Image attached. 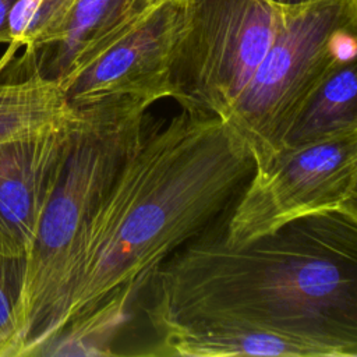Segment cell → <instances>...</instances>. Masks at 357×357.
<instances>
[{"label": "cell", "mask_w": 357, "mask_h": 357, "mask_svg": "<svg viewBox=\"0 0 357 357\" xmlns=\"http://www.w3.org/2000/svg\"><path fill=\"white\" fill-rule=\"evenodd\" d=\"M254 167L243 138L215 114L183 109L149 123L77 238L39 349L105 354L100 337L112 339L169 257L223 220Z\"/></svg>", "instance_id": "1"}, {"label": "cell", "mask_w": 357, "mask_h": 357, "mask_svg": "<svg viewBox=\"0 0 357 357\" xmlns=\"http://www.w3.org/2000/svg\"><path fill=\"white\" fill-rule=\"evenodd\" d=\"M225 219V218H223ZM223 220L153 275L146 317L303 332L357 344V216L291 222L247 244L225 241Z\"/></svg>", "instance_id": "2"}, {"label": "cell", "mask_w": 357, "mask_h": 357, "mask_svg": "<svg viewBox=\"0 0 357 357\" xmlns=\"http://www.w3.org/2000/svg\"><path fill=\"white\" fill-rule=\"evenodd\" d=\"M152 102L120 96L79 107L73 145L25 255L10 357L43 343L77 238L121 165L138 148Z\"/></svg>", "instance_id": "3"}, {"label": "cell", "mask_w": 357, "mask_h": 357, "mask_svg": "<svg viewBox=\"0 0 357 357\" xmlns=\"http://www.w3.org/2000/svg\"><path fill=\"white\" fill-rule=\"evenodd\" d=\"M349 25H357V0H315L289 14L223 119L248 146L254 170L273 162L308 102L343 66L332 53V38Z\"/></svg>", "instance_id": "4"}, {"label": "cell", "mask_w": 357, "mask_h": 357, "mask_svg": "<svg viewBox=\"0 0 357 357\" xmlns=\"http://www.w3.org/2000/svg\"><path fill=\"white\" fill-rule=\"evenodd\" d=\"M172 96L225 119L294 8L271 0H178Z\"/></svg>", "instance_id": "5"}, {"label": "cell", "mask_w": 357, "mask_h": 357, "mask_svg": "<svg viewBox=\"0 0 357 357\" xmlns=\"http://www.w3.org/2000/svg\"><path fill=\"white\" fill-rule=\"evenodd\" d=\"M357 216V132L283 148L254 170L223 219L226 243L241 245L310 216Z\"/></svg>", "instance_id": "6"}, {"label": "cell", "mask_w": 357, "mask_h": 357, "mask_svg": "<svg viewBox=\"0 0 357 357\" xmlns=\"http://www.w3.org/2000/svg\"><path fill=\"white\" fill-rule=\"evenodd\" d=\"M177 1H159L61 81L68 103L134 96L152 103L172 96L170 57L177 25Z\"/></svg>", "instance_id": "7"}, {"label": "cell", "mask_w": 357, "mask_h": 357, "mask_svg": "<svg viewBox=\"0 0 357 357\" xmlns=\"http://www.w3.org/2000/svg\"><path fill=\"white\" fill-rule=\"evenodd\" d=\"M78 121L67 128L0 142V254L25 257L29 251Z\"/></svg>", "instance_id": "8"}, {"label": "cell", "mask_w": 357, "mask_h": 357, "mask_svg": "<svg viewBox=\"0 0 357 357\" xmlns=\"http://www.w3.org/2000/svg\"><path fill=\"white\" fill-rule=\"evenodd\" d=\"M162 354L180 357H356L357 344L317 335L258 326L184 324L155 331Z\"/></svg>", "instance_id": "9"}, {"label": "cell", "mask_w": 357, "mask_h": 357, "mask_svg": "<svg viewBox=\"0 0 357 357\" xmlns=\"http://www.w3.org/2000/svg\"><path fill=\"white\" fill-rule=\"evenodd\" d=\"M158 3V0H77L57 40L35 53L15 71L22 75L38 73L60 82L74 67L103 49Z\"/></svg>", "instance_id": "10"}, {"label": "cell", "mask_w": 357, "mask_h": 357, "mask_svg": "<svg viewBox=\"0 0 357 357\" xmlns=\"http://www.w3.org/2000/svg\"><path fill=\"white\" fill-rule=\"evenodd\" d=\"M79 117L59 81L38 73H0V142L67 128Z\"/></svg>", "instance_id": "11"}, {"label": "cell", "mask_w": 357, "mask_h": 357, "mask_svg": "<svg viewBox=\"0 0 357 357\" xmlns=\"http://www.w3.org/2000/svg\"><path fill=\"white\" fill-rule=\"evenodd\" d=\"M354 132H357V77L356 61H351L340 66L317 91L286 135L283 148Z\"/></svg>", "instance_id": "12"}, {"label": "cell", "mask_w": 357, "mask_h": 357, "mask_svg": "<svg viewBox=\"0 0 357 357\" xmlns=\"http://www.w3.org/2000/svg\"><path fill=\"white\" fill-rule=\"evenodd\" d=\"M77 0H15L10 13V43L0 57V73L14 61L26 64L60 36Z\"/></svg>", "instance_id": "13"}, {"label": "cell", "mask_w": 357, "mask_h": 357, "mask_svg": "<svg viewBox=\"0 0 357 357\" xmlns=\"http://www.w3.org/2000/svg\"><path fill=\"white\" fill-rule=\"evenodd\" d=\"M24 269L25 257L0 254V357H10L14 343Z\"/></svg>", "instance_id": "14"}, {"label": "cell", "mask_w": 357, "mask_h": 357, "mask_svg": "<svg viewBox=\"0 0 357 357\" xmlns=\"http://www.w3.org/2000/svg\"><path fill=\"white\" fill-rule=\"evenodd\" d=\"M15 0H0V45L10 43V13Z\"/></svg>", "instance_id": "15"}, {"label": "cell", "mask_w": 357, "mask_h": 357, "mask_svg": "<svg viewBox=\"0 0 357 357\" xmlns=\"http://www.w3.org/2000/svg\"><path fill=\"white\" fill-rule=\"evenodd\" d=\"M271 1H273L275 4H279L282 7H286V8H298L301 6L312 3L315 0H271Z\"/></svg>", "instance_id": "16"}, {"label": "cell", "mask_w": 357, "mask_h": 357, "mask_svg": "<svg viewBox=\"0 0 357 357\" xmlns=\"http://www.w3.org/2000/svg\"><path fill=\"white\" fill-rule=\"evenodd\" d=\"M158 1H165V0H158ZM170 1H178V0H170Z\"/></svg>", "instance_id": "17"}]
</instances>
